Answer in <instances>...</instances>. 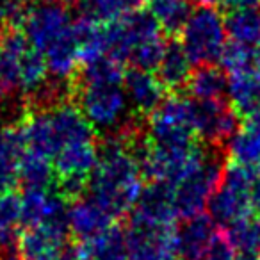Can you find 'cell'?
I'll list each match as a JSON object with an SVG mask.
<instances>
[{
  "label": "cell",
  "instance_id": "obj_39",
  "mask_svg": "<svg viewBox=\"0 0 260 260\" xmlns=\"http://www.w3.org/2000/svg\"><path fill=\"white\" fill-rule=\"evenodd\" d=\"M62 2H68V4H79V2H84V0H62Z\"/></svg>",
  "mask_w": 260,
  "mask_h": 260
},
{
  "label": "cell",
  "instance_id": "obj_9",
  "mask_svg": "<svg viewBox=\"0 0 260 260\" xmlns=\"http://www.w3.org/2000/svg\"><path fill=\"white\" fill-rule=\"evenodd\" d=\"M126 234V260H177V228L150 226L130 221Z\"/></svg>",
  "mask_w": 260,
  "mask_h": 260
},
{
  "label": "cell",
  "instance_id": "obj_1",
  "mask_svg": "<svg viewBox=\"0 0 260 260\" xmlns=\"http://www.w3.org/2000/svg\"><path fill=\"white\" fill-rule=\"evenodd\" d=\"M138 134L139 130L132 125L105 139L87 185L91 198L114 219L132 212L145 189V175L134 153V138Z\"/></svg>",
  "mask_w": 260,
  "mask_h": 260
},
{
  "label": "cell",
  "instance_id": "obj_32",
  "mask_svg": "<svg viewBox=\"0 0 260 260\" xmlns=\"http://www.w3.org/2000/svg\"><path fill=\"white\" fill-rule=\"evenodd\" d=\"M202 260H239V251L224 230H217Z\"/></svg>",
  "mask_w": 260,
  "mask_h": 260
},
{
  "label": "cell",
  "instance_id": "obj_35",
  "mask_svg": "<svg viewBox=\"0 0 260 260\" xmlns=\"http://www.w3.org/2000/svg\"><path fill=\"white\" fill-rule=\"evenodd\" d=\"M217 2H221V0H196V4H200V8H212Z\"/></svg>",
  "mask_w": 260,
  "mask_h": 260
},
{
  "label": "cell",
  "instance_id": "obj_29",
  "mask_svg": "<svg viewBox=\"0 0 260 260\" xmlns=\"http://www.w3.org/2000/svg\"><path fill=\"white\" fill-rule=\"evenodd\" d=\"M145 0H89L86 13L102 23H111L130 13L139 11Z\"/></svg>",
  "mask_w": 260,
  "mask_h": 260
},
{
  "label": "cell",
  "instance_id": "obj_27",
  "mask_svg": "<svg viewBox=\"0 0 260 260\" xmlns=\"http://www.w3.org/2000/svg\"><path fill=\"white\" fill-rule=\"evenodd\" d=\"M224 29L235 43L251 47L260 40V11L246 9V11H230L224 18Z\"/></svg>",
  "mask_w": 260,
  "mask_h": 260
},
{
  "label": "cell",
  "instance_id": "obj_31",
  "mask_svg": "<svg viewBox=\"0 0 260 260\" xmlns=\"http://www.w3.org/2000/svg\"><path fill=\"white\" fill-rule=\"evenodd\" d=\"M219 62H221V68L226 70L230 75H234V73L244 72V70L251 68V64H255V54H253L251 47L230 41V43L224 45L223 52H221Z\"/></svg>",
  "mask_w": 260,
  "mask_h": 260
},
{
  "label": "cell",
  "instance_id": "obj_41",
  "mask_svg": "<svg viewBox=\"0 0 260 260\" xmlns=\"http://www.w3.org/2000/svg\"><path fill=\"white\" fill-rule=\"evenodd\" d=\"M253 119H256V121H260V112H258V114L253 116Z\"/></svg>",
  "mask_w": 260,
  "mask_h": 260
},
{
  "label": "cell",
  "instance_id": "obj_38",
  "mask_svg": "<svg viewBox=\"0 0 260 260\" xmlns=\"http://www.w3.org/2000/svg\"><path fill=\"white\" fill-rule=\"evenodd\" d=\"M255 175H256V178H258V180H260V162L255 166Z\"/></svg>",
  "mask_w": 260,
  "mask_h": 260
},
{
  "label": "cell",
  "instance_id": "obj_3",
  "mask_svg": "<svg viewBox=\"0 0 260 260\" xmlns=\"http://www.w3.org/2000/svg\"><path fill=\"white\" fill-rule=\"evenodd\" d=\"M72 93L77 107L82 111L94 130L119 134L132 125L128 119L130 104L123 86H87L72 84Z\"/></svg>",
  "mask_w": 260,
  "mask_h": 260
},
{
  "label": "cell",
  "instance_id": "obj_23",
  "mask_svg": "<svg viewBox=\"0 0 260 260\" xmlns=\"http://www.w3.org/2000/svg\"><path fill=\"white\" fill-rule=\"evenodd\" d=\"M185 87L194 102H216L224 100V94L228 93V80L221 68L205 64L198 66L191 73Z\"/></svg>",
  "mask_w": 260,
  "mask_h": 260
},
{
  "label": "cell",
  "instance_id": "obj_6",
  "mask_svg": "<svg viewBox=\"0 0 260 260\" xmlns=\"http://www.w3.org/2000/svg\"><path fill=\"white\" fill-rule=\"evenodd\" d=\"M180 43L192 64H214L226 45L224 20L216 9L198 8L182 29Z\"/></svg>",
  "mask_w": 260,
  "mask_h": 260
},
{
  "label": "cell",
  "instance_id": "obj_30",
  "mask_svg": "<svg viewBox=\"0 0 260 260\" xmlns=\"http://www.w3.org/2000/svg\"><path fill=\"white\" fill-rule=\"evenodd\" d=\"M168 41L164 40V34L157 38H152V40L141 43L138 48H136L132 54H130V59L134 68L145 70V72H152V70H157L164 57V52H166Z\"/></svg>",
  "mask_w": 260,
  "mask_h": 260
},
{
  "label": "cell",
  "instance_id": "obj_25",
  "mask_svg": "<svg viewBox=\"0 0 260 260\" xmlns=\"http://www.w3.org/2000/svg\"><path fill=\"white\" fill-rule=\"evenodd\" d=\"M150 13L159 22L164 34L182 32L187 23L189 16L192 15V6L189 0H148Z\"/></svg>",
  "mask_w": 260,
  "mask_h": 260
},
{
  "label": "cell",
  "instance_id": "obj_16",
  "mask_svg": "<svg viewBox=\"0 0 260 260\" xmlns=\"http://www.w3.org/2000/svg\"><path fill=\"white\" fill-rule=\"evenodd\" d=\"M123 89L136 116H150L162 104L166 87L152 72L132 68L125 73Z\"/></svg>",
  "mask_w": 260,
  "mask_h": 260
},
{
  "label": "cell",
  "instance_id": "obj_12",
  "mask_svg": "<svg viewBox=\"0 0 260 260\" xmlns=\"http://www.w3.org/2000/svg\"><path fill=\"white\" fill-rule=\"evenodd\" d=\"M68 223H45L25 228L20 237L22 260H59L66 251Z\"/></svg>",
  "mask_w": 260,
  "mask_h": 260
},
{
  "label": "cell",
  "instance_id": "obj_4",
  "mask_svg": "<svg viewBox=\"0 0 260 260\" xmlns=\"http://www.w3.org/2000/svg\"><path fill=\"white\" fill-rule=\"evenodd\" d=\"M148 139L153 145L191 146L196 134V104L192 98L171 94L148 116Z\"/></svg>",
  "mask_w": 260,
  "mask_h": 260
},
{
  "label": "cell",
  "instance_id": "obj_34",
  "mask_svg": "<svg viewBox=\"0 0 260 260\" xmlns=\"http://www.w3.org/2000/svg\"><path fill=\"white\" fill-rule=\"evenodd\" d=\"M251 209L255 210L256 214H260V180L258 178L255 180V185H253V191H251Z\"/></svg>",
  "mask_w": 260,
  "mask_h": 260
},
{
  "label": "cell",
  "instance_id": "obj_7",
  "mask_svg": "<svg viewBox=\"0 0 260 260\" xmlns=\"http://www.w3.org/2000/svg\"><path fill=\"white\" fill-rule=\"evenodd\" d=\"M224 168L219 155L205 153L203 160L180 182L175 185V205L180 219H189L203 212L216 189L223 180Z\"/></svg>",
  "mask_w": 260,
  "mask_h": 260
},
{
  "label": "cell",
  "instance_id": "obj_22",
  "mask_svg": "<svg viewBox=\"0 0 260 260\" xmlns=\"http://www.w3.org/2000/svg\"><path fill=\"white\" fill-rule=\"evenodd\" d=\"M191 59L187 57L184 47L180 41H168L166 52L164 57L160 61L159 68H157V77L160 79V82L164 84L166 89H180L185 87L191 77Z\"/></svg>",
  "mask_w": 260,
  "mask_h": 260
},
{
  "label": "cell",
  "instance_id": "obj_10",
  "mask_svg": "<svg viewBox=\"0 0 260 260\" xmlns=\"http://www.w3.org/2000/svg\"><path fill=\"white\" fill-rule=\"evenodd\" d=\"M178 217L175 205V187L170 184L150 182L143 189L134 210L130 212V221L150 226H175Z\"/></svg>",
  "mask_w": 260,
  "mask_h": 260
},
{
  "label": "cell",
  "instance_id": "obj_26",
  "mask_svg": "<svg viewBox=\"0 0 260 260\" xmlns=\"http://www.w3.org/2000/svg\"><path fill=\"white\" fill-rule=\"evenodd\" d=\"M20 184L25 189H50L55 187L57 177L52 160L30 153L25 150L20 166Z\"/></svg>",
  "mask_w": 260,
  "mask_h": 260
},
{
  "label": "cell",
  "instance_id": "obj_28",
  "mask_svg": "<svg viewBox=\"0 0 260 260\" xmlns=\"http://www.w3.org/2000/svg\"><path fill=\"white\" fill-rule=\"evenodd\" d=\"M223 230L226 232L239 253L260 255V217L248 214Z\"/></svg>",
  "mask_w": 260,
  "mask_h": 260
},
{
  "label": "cell",
  "instance_id": "obj_19",
  "mask_svg": "<svg viewBox=\"0 0 260 260\" xmlns=\"http://www.w3.org/2000/svg\"><path fill=\"white\" fill-rule=\"evenodd\" d=\"M228 100L242 118H253L260 112V72L249 68L230 75Z\"/></svg>",
  "mask_w": 260,
  "mask_h": 260
},
{
  "label": "cell",
  "instance_id": "obj_20",
  "mask_svg": "<svg viewBox=\"0 0 260 260\" xmlns=\"http://www.w3.org/2000/svg\"><path fill=\"white\" fill-rule=\"evenodd\" d=\"M73 253L77 260H126V234L114 224L104 234L79 242Z\"/></svg>",
  "mask_w": 260,
  "mask_h": 260
},
{
  "label": "cell",
  "instance_id": "obj_15",
  "mask_svg": "<svg viewBox=\"0 0 260 260\" xmlns=\"http://www.w3.org/2000/svg\"><path fill=\"white\" fill-rule=\"evenodd\" d=\"M114 226V217L104 209L93 198H80L73 200L68 207V228L70 235L79 242L93 239L96 235L107 232Z\"/></svg>",
  "mask_w": 260,
  "mask_h": 260
},
{
  "label": "cell",
  "instance_id": "obj_11",
  "mask_svg": "<svg viewBox=\"0 0 260 260\" xmlns=\"http://www.w3.org/2000/svg\"><path fill=\"white\" fill-rule=\"evenodd\" d=\"M196 104V134L207 145L221 146L237 132L239 114L226 100L194 102Z\"/></svg>",
  "mask_w": 260,
  "mask_h": 260
},
{
  "label": "cell",
  "instance_id": "obj_42",
  "mask_svg": "<svg viewBox=\"0 0 260 260\" xmlns=\"http://www.w3.org/2000/svg\"><path fill=\"white\" fill-rule=\"evenodd\" d=\"M258 260H260V255H258Z\"/></svg>",
  "mask_w": 260,
  "mask_h": 260
},
{
  "label": "cell",
  "instance_id": "obj_14",
  "mask_svg": "<svg viewBox=\"0 0 260 260\" xmlns=\"http://www.w3.org/2000/svg\"><path fill=\"white\" fill-rule=\"evenodd\" d=\"M30 47L20 27L0 29V102L22 91L20 57Z\"/></svg>",
  "mask_w": 260,
  "mask_h": 260
},
{
  "label": "cell",
  "instance_id": "obj_2",
  "mask_svg": "<svg viewBox=\"0 0 260 260\" xmlns=\"http://www.w3.org/2000/svg\"><path fill=\"white\" fill-rule=\"evenodd\" d=\"M18 126L27 152L48 160H54L62 148L73 143L96 139L93 125L87 121L75 102L72 104L68 100L48 107H32L23 114Z\"/></svg>",
  "mask_w": 260,
  "mask_h": 260
},
{
  "label": "cell",
  "instance_id": "obj_36",
  "mask_svg": "<svg viewBox=\"0 0 260 260\" xmlns=\"http://www.w3.org/2000/svg\"><path fill=\"white\" fill-rule=\"evenodd\" d=\"M253 54H255V64L260 68V40H258V43H256V47H255V50H253Z\"/></svg>",
  "mask_w": 260,
  "mask_h": 260
},
{
  "label": "cell",
  "instance_id": "obj_8",
  "mask_svg": "<svg viewBox=\"0 0 260 260\" xmlns=\"http://www.w3.org/2000/svg\"><path fill=\"white\" fill-rule=\"evenodd\" d=\"M73 25L75 20L72 18L64 2L47 0L27 9L22 30L30 47L45 55L50 48L72 36Z\"/></svg>",
  "mask_w": 260,
  "mask_h": 260
},
{
  "label": "cell",
  "instance_id": "obj_5",
  "mask_svg": "<svg viewBox=\"0 0 260 260\" xmlns=\"http://www.w3.org/2000/svg\"><path fill=\"white\" fill-rule=\"evenodd\" d=\"M256 175L251 168L228 162L223 180L209 202V216L221 226H230L251 214V191Z\"/></svg>",
  "mask_w": 260,
  "mask_h": 260
},
{
  "label": "cell",
  "instance_id": "obj_13",
  "mask_svg": "<svg viewBox=\"0 0 260 260\" xmlns=\"http://www.w3.org/2000/svg\"><path fill=\"white\" fill-rule=\"evenodd\" d=\"M68 200L55 187L23 189L22 217L23 228L45 223H68Z\"/></svg>",
  "mask_w": 260,
  "mask_h": 260
},
{
  "label": "cell",
  "instance_id": "obj_18",
  "mask_svg": "<svg viewBox=\"0 0 260 260\" xmlns=\"http://www.w3.org/2000/svg\"><path fill=\"white\" fill-rule=\"evenodd\" d=\"M25 143L18 123L0 126V194L13 192L20 184V166H22Z\"/></svg>",
  "mask_w": 260,
  "mask_h": 260
},
{
  "label": "cell",
  "instance_id": "obj_17",
  "mask_svg": "<svg viewBox=\"0 0 260 260\" xmlns=\"http://www.w3.org/2000/svg\"><path fill=\"white\" fill-rule=\"evenodd\" d=\"M217 230L219 228H216V221L205 212L184 219V224L177 228L178 258L202 260Z\"/></svg>",
  "mask_w": 260,
  "mask_h": 260
},
{
  "label": "cell",
  "instance_id": "obj_40",
  "mask_svg": "<svg viewBox=\"0 0 260 260\" xmlns=\"http://www.w3.org/2000/svg\"><path fill=\"white\" fill-rule=\"evenodd\" d=\"M25 2H36V4H41V2H47V0H25Z\"/></svg>",
  "mask_w": 260,
  "mask_h": 260
},
{
  "label": "cell",
  "instance_id": "obj_37",
  "mask_svg": "<svg viewBox=\"0 0 260 260\" xmlns=\"http://www.w3.org/2000/svg\"><path fill=\"white\" fill-rule=\"evenodd\" d=\"M59 260H77V258H75V253H73V249H68V251H66Z\"/></svg>",
  "mask_w": 260,
  "mask_h": 260
},
{
  "label": "cell",
  "instance_id": "obj_21",
  "mask_svg": "<svg viewBox=\"0 0 260 260\" xmlns=\"http://www.w3.org/2000/svg\"><path fill=\"white\" fill-rule=\"evenodd\" d=\"M230 162L253 168L260 162V121L249 118L226 143Z\"/></svg>",
  "mask_w": 260,
  "mask_h": 260
},
{
  "label": "cell",
  "instance_id": "obj_33",
  "mask_svg": "<svg viewBox=\"0 0 260 260\" xmlns=\"http://www.w3.org/2000/svg\"><path fill=\"white\" fill-rule=\"evenodd\" d=\"M224 9L230 11H246V9H256L260 11V0H221Z\"/></svg>",
  "mask_w": 260,
  "mask_h": 260
},
{
  "label": "cell",
  "instance_id": "obj_24",
  "mask_svg": "<svg viewBox=\"0 0 260 260\" xmlns=\"http://www.w3.org/2000/svg\"><path fill=\"white\" fill-rule=\"evenodd\" d=\"M123 62L116 61L111 55L100 57L93 62L82 64V70L73 79V86L87 87V86H123L125 80Z\"/></svg>",
  "mask_w": 260,
  "mask_h": 260
}]
</instances>
